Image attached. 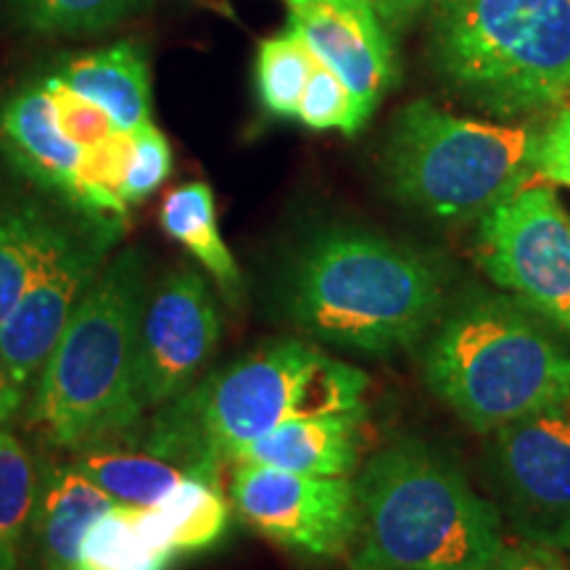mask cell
Wrapping results in <instances>:
<instances>
[{
  "mask_svg": "<svg viewBox=\"0 0 570 570\" xmlns=\"http://www.w3.org/2000/svg\"><path fill=\"white\" fill-rule=\"evenodd\" d=\"M370 377L296 338L267 341L154 410L135 441L188 473L219 479L246 446L298 417L365 407Z\"/></svg>",
  "mask_w": 570,
  "mask_h": 570,
  "instance_id": "obj_1",
  "label": "cell"
},
{
  "mask_svg": "<svg viewBox=\"0 0 570 570\" xmlns=\"http://www.w3.org/2000/svg\"><path fill=\"white\" fill-rule=\"evenodd\" d=\"M446 285L433 256L365 227L331 225L291 256L283 306L327 346L391 356L428 338L446 309Z\"/></svg>",
  "mask_w": 570,
  "mask_h": 570,
  "instance_id": "obj_2",
  "label": "cell"
},
{
  "mask_svg": "<svg viewBox=\"0 0 570 570\" xmlns=\"http://www.w3.org/2000/svg\"><path fill=\"white\" fill-rule=\"evenodd\" d=\"M354 491L348 570H489L508 544L494 499L428 441L377 449Z\"/></svg>",
  "mask_w": 570,
  "mask_h": 570,
  "instance_id": "obj_3",
  "label": "cell"
},
{
  "mask_svg": "<svg viewBox=\"0 0 570 570\" xmlns=\"http://www.w3.org/2000/svg\"><path fill=\"white\" fill-rule=\"evenodd\" d=\"M146 256L127 248L104 265L42 365L30 423L61 452L135 439L146 423L135 360L146 302Z\"/></svg>",
  "mask_w": 570,
  "mask_h": 570,
  "instance_id": "obj_4",
  "label": "cell"
},
{
  "mask_svg": "<svg viewBox=\"0 0 570 570\" xmlns=\"http://www.w3.org/2000/svg\"><path fill=\"white\" fill-rule=\"evenodd\" d=\"M568 333L512 294H475L428 333V389L479 433L570 399Z\"/></svg>",
  "mask_w": 570,
  "mask_h": 570,
  "instance_id": "obj_5",
  "label": "cell"
},
{
  "mask_svg": "<svg viewBox=\"0 0 570 570\" xmlns=\"http://www.w3.org/2000/svg\"><path fill=\"white\" fill-rule=\"evenodd\" d=\"M433 59L449 88L494 117L570 96V0H444Z\"/></svg>",
  "mask_w": 570,
  "mask_h": 570,
  "instance_id": "obj_6",
  "label": "cell"
},
{
  "mask_svg": "<svg viewBox=\"0 0 570 570\" xmlns=\"http://www.w3.org/2000/svg\"><path fill=\"white\" fill-rule=\"evenodd\" d=\"M533 132L454 117L431 101L396 114L383 148V180L399 204L439 223L481 219L523 188Z\"/></svg>",
  "mask_w": 570,
  "mask_h": 570,
  "instance_id": "obj_7",
  "label": "cell"
},
{
  "mask_svg": "<svg viewBox=\"0 0 570 570\" xmlns=\"http://www.w3.org/2000/svg\"><path fill=\"white\" fill-rule=\"evenodd\" d=\"M489 436L499 515L520 541L570 552V399Z\"/></svg>",
  "mask_w": 570,
  "mask_h": 570,
  "instance_id": "obj_8",
  "label": "cell"
},
{
  "mask_svg": "<svg viewBox=\"0 0 570 570\" xmlns=\"http://www.w3.org/2000/svg\"><path fill=\"white\" fill-rule=\"evenodd\" d=\"M479 262L497 288L570 336V219L550 188H518L481 217Z\"/></svg>",
  "mask_w": 570,
  "mask_h": 570,
  "instance_id": "obj_9",
  "label": "cell"
},
{
  "mask_svg": "<svg viewBox=\"0 0 570 570\" xmlns=\"http://www.w3.org/2000/svg\"><path fill=\"white\" fill-rule=\"evenodd\" d=\"M233 468L230 499L254 531L304 558H346L356 531L352 479H323L259 462Z\"/></svg>",
  "mask_w": 570,
  "mask_h": 570,
  "instance_id": "obj_10",
  "label": "cell"
},
{
  "mask_svg": "<svg viewBox=\"0 0 570 570\" xmlns=\"http://www.w3.org/2000/svg\"><path fill=\"white\" fill-rule=\"evenodd\" d=\"M219 336L223 317L196 269L177 267L146 291L135 360V381L146 412L194 386Z\"/></svg>",
  "mask_w": 570,
  "mask_h": 570,
  "instance_id": "obj_11",
  "label": "cell"
},
{
  "mask_svg": "<svg viewBox=\"0 0 570 570\" xmlns=\"http://www.w3.org/2000/svg\"><path fill=\"white\" fill-rule=\"evenodd\" d=\"M119 227V219H90L88 227H77L0 325V352L24 391L38 381L77 304L104 269Z\"/></svg>",
  "mask_w": 570,
  "mask_h": 570,
  "instance_id": "obj_12",
  "label": "cell"
},
{
  "mask_svg": "<svg viewBox=\"0 0 570 570\" xmlns=\"http://www.w3.org/2000/svg\"><path fill=\"white\" fill-rule=\"evenodd\" d=\"M291 30L346 85L362 125L394 85V56L370 0H296Z\"/></svg>",
  "mask_w": 570,
  "mask_h": 570,
  "instance_id": "obj_13",
  "label": "cell"
},
{
  "mask_svg": "<svg viewBox=\"0 0 570 570\" xmlns=\"http://www.w3.org/2000/svg\"><path fill=\"white\" fill-rule=\"evenodd\" d=\"M365 439L367 404L283 423L246 446L235 462H259L323 479H352L362 465Z\"/></svg>",
  "mask_w": 570,
  "mask_h": 570,
  "instance_id": "obj_14",
  "label": "cell"
},
{
  "mask_svg": "<svg viewBox=\"0 0 570 570\" xmlns=\"http://www.w3.org/2000/svg\"><path fill=\"white\" fill-rule=\"evenodd\" d=\"M114 499L92 483L71 460L42 462L30 520L35 558L46 570H71L85 533L106 515Z\"/></svg>",
  "mask_w": 570,
  "mask_h": 570,
  "instance_id": "obj_15",
  "label": "cell"
},
{
  "mask_svg": "<svg viewBox=\"0 0 570 570\" xmlns=\"http://www.w3.org/2000/svg\"><path fill=\"white\" fill-rule=\"evenodd\" d=\"M0 148L21 175L77 206L82 148L61 132L46 88L21 90L3 106Z\"/></svg>",
  "mask_w": 570,
  "mask_h": 570,
  "instance_id": "obj_16",
  "label": "cell"
},
{
  "mask_svg": "<svg viewBox=\"0 0 570 570\" xmlns=\"http://www.w3.org/2000/svg\"><path fill=\"white\" fill-rule=\"evenodd\" d=\"M138 518L142 531L156 544L180 558V554L209 550L225 537L230 523V504L219 479L188 473L167 497H161L151 508H140Z\"/></svg>",
  "mask_w": 570,
  "mask_h": 570,
  "instance_id": "obj_17",
  "label": "cell"
},
{
  "mask_svg": "<svg viewBox=\"0 0 570 570\" xmlns=\"http://www.w3.org/2000/svg\"><path fill=\"white\" fill-rule=\"evenodd\" d=\"M59 80L109 111L119 130L135 132L151 122L146 56L132 42L80 56L67 63Z\"/></svg>",
  "mask_w": 570,
  "mask_h": 570,
  "instance_id": "obj_18",
  "label": "cell"
},
{
  "mask_svg": "<svg viewBox=\"0 0 570 570\" xmlns=\"http://www.w3.org/2000/svg\"><path fill=\"white\" fill-rule=\"evenodd\" d=\"M75 233L40 206H0V325Z\"/></svg>",
  "mask_w": 570,
  "mask_h": 570,
  "instance_id": "obj_19",
  "label": "cell"
},
{
  "mask_svg": "<svg viewBox=\"0 0 570 570\" xmlns=\"http://www.w3.org/2000/svg\"><path fill=\"white\" fill-rule=\"evenodd\" d=\"M161 230L202 265L230 304H240L244 275L217 225V206L206 183H188L164 198Z\"/></svg>",
  "mask_w": 570,
  "mask_h": 570,
  "instance_id": "obj_20",
  "label": "cell"
},
{
  "mask_svg": "<svg viewBox=\"0 0 570 570\" xmlns=\"http://www.w3.org/2000/svg\"><path fill=\"white\" fill-rule=\"evenodd\" d=\"M132 444L135 446L130 449L125 446V441L88 446L80 452H71L69 460L92 483H98L114 502L151 508L173 491L175 483H180L188 475V470L146 452L135 439Z\"/></svg>",
  "mask_w": 570,
  "mask_h": 570,
  "instance_id": "obj_21",
  "label": "cell"
},
{
  "mask_svg": "<svg viewBox=\"0 0 570 570\" xmlns=\"http://www.w3.org/2000/svg\"><path fill=\"white\" fill-rule=\"evenodd\" d=\"M140 508L114 504L90 525L71 570H169L177 554L142 531Z\"/></svg>",
  "mask_w": 570,
  "mask_h": 570,
  "instance_id": "obj_22",
  "label": "cell"
},
{
  "mask_svg": "<svg viewBox=\"0 0 570 570\" xmlns=\"http://www.w3.org/2000/svg\"><path fill=\"white\" fill-rule=\"evenodd\" d=\"M35 491L38 465L9 431H0V570H19Z\"/></svg>",
  "mask_w": 570,
  "mask_h": 570,
  "instance_id": "obj_23",
  "label": "cell"
},
{
  "mask_svg": "<svg viewBox=\"0 0 570 570\" xmlns=\"http://www.w3.org/2000/svg\"><path fill=\"white\" fill-rule=\"evenodd\" d=\"M315 56L294 30L262 42L256 56V85L265 109L275 117H296Z\"/></svg>",
  "mask_w": 570,
  "mask_h": 570,
  "instance_id": "obj_24",
  "label": "cell"
},
{
  "mask_svg": "<svg viewBox=\"0 0 570 570\" xmlns=\"http://www.w3.org/2000/svg\"><path fill=\"white\" fill-rule=\"evenodd\" d=\"M19 19L40 32H92L125 17L140 0H13Z\"/></svg>",
  "mask_w": 570,
  "mask_h": 570,
  "instance_id": "obj_25",
  "label": "cell"
},
{
  "mask_svg": "<svg viewBox=\"0 0 570 570\" xmlns=\"http://www.w3.org/2000/svg\"><path fill=\"white\" fill-rule=\"evenodd\" d=\"M296 117L312 130H341L346 135L362 130V119L356 117L346 85L320 61L309 71Z\"/></svg>",
  "mask_w": 570,
  "mask_h": 570,
  "instance_id": "obj_26",
  "label": "cell"
},
{
  "mask_svg": "<svg viewBox=\"0 0 570 570\" xmlns=\"http://www.w3.org/2000/svg\"><path fill=\"white\" fill-rule=\"evenodd\" d=\"M173 173V151L164 135L156 130L154 122L132 132V156L127 164V173L119 188V196L127 206L146 202L161 188Z\"/></svg>",
  "mask_w": 570,
  "mask_h": 570,
  "instance_id": "obj_27",
  "label": "cell"
},
{
  "mask_svg": "<svg viewBox=\"0 0 570 570\" xmlns=\"http://www.w3.org/2000/svg\"><path fill=\"white\" fill-rule=\"evenodd\" d=\"M46 90L53 101L56 122H59L61 132L80 148L98 146V142L119 130L109 117V111L101 109L96 101H90V98L80 96L77 90H71L59 77L48 80Z\"/></svg>",
  "mask_w": 570,
  "mask_h": 570,
  "instance_id": "obj_28",
  "label": "cell"
},
{
  "mask_svg": "<svg viewBox=\"0 0 570 570\" xmlns=\"http://www.w3.org/2000/svg\"><path fill=\"white\" fill-rule=\"evenodd\" d=\"M531 173L541 180L570 188V109L554 114L550 125L533 135Z\"/></svg>",
  "mask_w": 570,
  "mask_h": 570,
  "instance_id": "obj_29",
  "label": "cell"
},
{
  "mask_svg": "<svg viewBox=\"0 0 570 570\" xmlns=\"http://www.w3.org/2000/svg\"><path fill=\"white\" fill-rule=\"evenodd\" d=\"M489 570H570V560L560 550L518 539V544H504Z\"/></svg>",
  "mask_w": 570,
  "mask_h": 570,
  "instance_id": "obj_30",
  "label": "cell"
},
{
  "mask_svg": "<svg viewBox=\"0 0 570 570\" xmlns=\"http://www.w3.org/2000/svg\"><path fill=\"white\" fill-rule=\"evenodd\" d=\"M21 404H24V389L11 375L9 362H6L3 352H0V425L11 423L13 415L21 410Z\"/></svg>",
  "mask_w": 570,
  "mask_h": 570,
  "instance_id": "obj_31",
  "label": "cell"
},
{
  "mask_svg": "<svg viewBox=\"0 0 570 570\" xmlns=\"http://www.w3.org/2000/svg\"><path fill=\"white\" fill-rule=\"evenodd\" d=\"M399 3H407V6H412V3H420V0H399Z\"/></svg>",
  "mask_w": 570,
  "mask_h": 570,
  "instance_id": "obj_32",
  "label": "cell"
},
{
  "mask_svg": "<svg viewBox=\"0 0 570 570\" xmlns=\"http://www.w3.org/2000/svg\"><path fill=\"white\" fill-rule=\"evenodd\" d=\"M288 3H296V0H288Z\"/></svg>",
  "mask_w": 570,
  "mask_h": 570,
  "instance_id": "obj_33",
  "label": "cell"
}]
</instances>
